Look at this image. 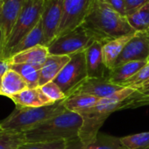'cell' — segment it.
Returning a JSON list of instances; mask_svg holds the SVG:
<instances>
[{
	"label": "cell",
	"mask_w": 149,
	"mask_h": 149,
	"mask_svg": "<svg viewBox=\"0 0 149 149\" xmlns=\"http://www.w3.org/2000/svg\"><path fill=\"white\" fill-rule=\"evenodd\" d=\"M82 26L95 41L103 45L112 40L136 33L128 23L125 16L100 3L98 0H93Z\"/></svg>",
	"instance_id": "cell-1"
},
{
	"label": "cell",
	"mask_w": 149,
	"mask_h": 149,
	"mask_svg": "<svg viewBox=\"0 0 149 149\" xmlns=\"http://www.w3.org/2000/svg\"><path fill=\"white\" fill-rule=\"evenodd\" d=\"M136 91L131 88H123L109 97L101 98L94 107L82 112L80 115L84 121L78 135L81 142L87 144L94 141L109 116L117 111L127 109L130 97Z\"/></svg>",
	"instance_id": "cell-2"
},
{
	"label": "cell",
	"mask_w": 149,
	"mask_h": 149,
	"mask_svg": "<svg viewBox=\"0 0 149 149\" xmlns=\"http://www.w3.org/2000/svg\"><path fill=\"white\" fill-rule=\"evenodd\" d=\"M80 114L65 111L25 132L26 142L68 141L78 138L83 126Z\"/></svg>",
	"instance_id": "cell-3"
},
{
	"label": "cell",
	"mask_w": 149,
	"mask_h": 149,
	"mask_svg": "<svg viewBox=\"0 0 149 149\" xmlns=\"http://www.w3.org/2000/svg\"><path fill=\"white\" fill-rule=\"evenodd\" d=\"M64 101V100H63ZM63 101L36 108H18L0 122V132L25 133L66 111Z\"/></svg>",
	"instance_id": "cell-4"
},
{
	"label": "cell",
	"mask_w": 149,
	"mask_h": 149,
	"mask_svg": "<svg viewBox=\"0 0 149 149\" xmlns=\"http://www.w3.org/2000/svg\"><path fill=\"white\" fill-rule=\"evenodd\" d=\"M45 0H26L22 12L5 45L3 59L8 60L11 51L40 21Z\"/></svg>",
	"instance_id": "cell-5"
},
{
	"label": "cell",
	"mask_w": 149,
	"mask_h": 149,
	"mask_svg": "<svg viewBox=\"0 0 149 149\" xmlns=\"http://www.w3.org/2000/svg\"><path fill=\"white\" fill-rule=\"evenodd\" d=\"M95 40L81 25L66 33L57 36L48 46L49 54L68 55L85 51L90 47Z\"/></svg>",
	"instance_id": "cell-6"
},
{
	"label": "cell",
	"mask_w": 149,
	"mask_h": 149,
	"mask_svg": "<svg viewBox=\"0 0 149 149\" xmlns=\"http://www.w3.org/2000/svg\"><path fill=\"white\" fill-rule=\"evenodd\" d=\"M88 78L85 51L70 56L69 61L65 65L54 82L61 88L67 97L72 91Z\"/></svg>",
	"instance_id": "cell-7"
},
{
	"label": "cell",
	"mask_w": 149,
	"mask_h": 149,
	"mask_svg": "<svg viewBox=\"0 0 149 149\" xmlns=\"http://www.w3.org/2000/svg\"><path fill=\"white\" fill-rule=\"evenodd\" d=\"M92 2L93 0H64L63 13L57 36L81 26L91 9Z\"/></svg>",
	"instance_id": "cell-8"
},
{
	"label": "cell",
	"mask_w": 149,
	"mask_h": 149,
	"mask_svg": "<svg viewBox=\"0 0 149 149\" xmlns=\"http://www.w3.org/2000/svg\"><path fill=\"white\" fill-rule=\"evenodd\" d=\"M64 0H45L41 22L44 33V46L47 47L57 36L63 13Z\"/></svg>",
	"instance_id": "cell-9"
},
{
	"label": "cell",
	"mask_w": 149,
	"mask_h": 149,
	"mask_svg": "<svg viewBox=\"0 0 149 149\" xmlns=\"http://www.w3.org/2000/svg\"><path fill=\"white\" fill-rule=\"evenodd\" d=\"M149 60V30L136 32L117 59L114 67L123 63Z\"/></svg>",
	"instance_id": "cell-10"
},
{
	"label": "cell",
	"mask_w": 149,
	"mask_h": 149,
	"mask_svg": "<svg viewBox=\"0 0 149 149\" xmlns=\"http://www.w3.org/2000/svg\"><path fill=\"white\" fill-rule=\"evenodd\" d=\"M125 87L117 85L109 82L107 77L104 78H90L88 77L79 85L74 88L70 95L86 94L98 98L109 97ZM69 95V96H70Z\"/></svg>",
	"instance_id": "cell-11"
},
{
	"label": "cell",
	"mask_w": 149,
	"mask_h": 149,
	"mask_svg": "<svg viewBox=\"0 0 149 149\" xmlns=\"http://www.w3.org/2000/svg\"><path fill=\"white\" fill-rule=\"evenodd\" d=\"M26 2V0H0V28L4 35L5 45Z\"/></svg>",
	"instance_id": "cell-12"
},
{
	"label": "cell",
	"mask_w": 149,
	"mask_h": 149,
	"mask_svg": "<svg viewBox=\"0 0 149 149\" xmlns=\"http://www.w3.org/2000/svg\"><path fill=\"white\" fill-rule=\"evenodd\" d=\"M85 57L88 77L104 78L108 77L110 71L104 63L102 43L95 41L85 50Z\"/></svg>",
	"instance_id": "cell-13"
},
{
	"label": "cell",
	"mask_w": 149,
	"mask_h": 149,
	"mask_svg": "<svg viewBox=\"0 0 149 149\" xmlns=\"http://www.w3.org/2000/svg\"><path fill=\"white\" fill-rule=\"evenodd\" d=\"M66 149H125L119 137L100 133L97 139L90 143L84 144L78 138L66 141Z\"/></svg>",
	"instance_id": "cell-14"
},
{
	"label": "cell",
	"mask_w": 149,
	"mask_h": 149,
	"mask_svg": "<svg viewBox=\"0 0 149 149\" xmlns=\"http://www.w3.org/2000/svg\"><path fill=\"white\" fill-rule=\"evenodd\" d=\"M69 60L68 55L49 54L40 68L39 86L41 87L47 83L54 82Z\"/></svg>",
	"instance_id": "cell-15"
},
{
	"label": "cell",
	"mask_w": 149,
	"mask_h": 149,
	"mask_svg": "<svg viewBox=\"0 0 149 149\" xmlns=\"http://www.w3.org/2000/svg\"><path fill=\"white\" fill-rule=\"evenodd\" d=\"M18 108H36L53 104L39 88H27L20 93L11 97Z\"/></svg>",
	"instance_id": "cell-16"
},
{
	"label": "cell",
	"mask_w": 149,
	"mask_h": 149,
	"mask_svg": "<svg viewBox=\"0 0 149 149\" xmlns=\"http://www.w3.org/2000/svg\"><path fill=\"white\" fill-rule=\"evenodd\" d=\"M49 53L47 47L39 45L13 55L10 59H8V61L10 62V65L30 64L33 66L42 67Z\"/></svg>",
	"instance_id": "cell-17"
},
{
	"label": "cell",
	"mask_w": 149,
	"mask_h": 149,
	"mask_svg": "<svg viewBox=\"0 0 149 149\" xmlns=\"http://www.w3.org/2000/svg\"><path fill=\"white\" fill-rule=\"evenodd\" d=\"M147 62L148 61H137L123 63L110 70L107 78L111 84L121 85L137 74Z\"/></svg>",
	"instance_id": "cell-18"
},
{
	"label": "cell",
	"mask_w": 149,
	"mask_h": 149,
	"mask_svg": "<svg viewBox=\"0 0 149 149\" xmlns=\"http://www.w3.org/2000/svg\"><path fill=\"white\" fill-rule=\"evenodd\" d=\"M28 88L27 84L19 73L10 68L4 76L0 95L11 98Z\"/></svg>",
	"instance_id": "cell-19"
},
{
	"label": "cell",
	"mask_w": 149,
	"mask_h": 149,
	"mask_svg": "<svg viewBox=\"0 0 149 149\" xmlns=\"http://www.w3.org/2000/svg\"><path fill=\"white\" fill-rule=\"evenodd\" d=\"M134 34L135 33L123 36L112 40L111 41H108L103 45V56H104V63L109 71L114 68L117 59L122 53L125 45L129 42V40L132 38Z\"/></svg>",
	"instance_id": "cell-20"
},
{
	"label": "cell",
	"mask_w": 149,
	"mask_h": 149,
	"mask_svg": "<svg viewBox=\"0 0 149 149\" xmlns=\"http://www.w3.org/2000/svg\"><path fill=\"white\" fill-rule=\"evenodd\" d=\"M100 99L86 94H74L68 96L63 101V104L67 111L81 114L94 107Z\"/></svg>",
	"instance_id": "cell-21"
},
{
	"label": "cell",
	"mask_w": 149,
	"mask_h": 149,
	"mask_svg": "<svg viewBox=\"0 0 149 149\" xmlns=\"http://www.w3.org/2000/svg\"><path fill=\"white\" fill-rule=\"evenodd\" d=\"M39 45L44 46V33H43V26H42L41 19L37 24V26L27 35H26L20 40V42L11 51L8 59H10L13 55L18 53H20L22 51H25L26 49L32 48Z\"/></svg>",
	"instance_id": "cell-22"
},
{
	"label": "cell",
	"mask_w": 149,
	"mask_h": 149,
	"mask_svg": "<svg viewBox=\"0 0 149 149\" xmlns=\"http://www.w3.org/2000/svg\"><path fill=\"white\" fill-rule=\"evenodd\" d=\"M10 68L13 69L20 74L27 84L28 88L35 89L40 87L39 83L41 67L30 64H12L10 65Z\"/></svg>",
	"instance_id": "cell-23"
},
{
	"label": "cell",
	"mask_w": 149,
	"mask_h": 149,
	"mask_svg": "<svg viewBox=\"0 0 149 149\" xmlns=\"http://www.w3.org/2000/svg\"><path fill=\"white\" fill-rule=\"evenodd\" d=\"M127 21L135 32L149 30V4L146 5L136 13L126 16Z\"/></svg>",
	"instance_id": "cell-24"
},
{
	"label": "cell",
	"mask_w": 149,
	"mask_h": 149,
	"mask_svg": "<svg viewBox=\"0 0 149 149\" xmlns=\"http://www.w3.org/2000/svg\"><path fill=\"white\" fill-rule=\"evenodd\" d=\"M120 141L125 149H149V132L121 137Z\"/></svg>",
	"instance_id": "cell-25"
},
{
	"label": "cell",
	"mask_w": 149,
	"mask_h": 149,
	"mask_svg": "<svg viewBox=\"0 0 149 149\" xmlns=\"http://www.w3.org/2000/svg\"><path fill=\"white\" fill-rule=\"evenodd\" d=\"M149 85V61L132 77L123 83L120 86L141 91Z\"/></svg>",
	"instance_id": "cell-26"
},
{
	"label": "cell",
	"mask_w": 149,
	"mask_h": 149,
	"mask_svg": "<svg viewBox=\"0 0 149 149\" xmlns=\"http://www.w3.org/2000/svg\"><path fill=\"white\" fill-rule=\"evenodd\" d=\"M26 142L25 133L0 132V149H19Z\"/></svg>",
	"instance_id": "cell-27"
},
{
	"label": "cell",
	"mask_w": 149,
	"mask_h": 149,
	"mask_svg": "<svg viewBox=\"0 0 149 149\" xmlns=\"http://www.w3.org/2000/svg\"><path fill=\"white\" fill-rule=\"evenodd\" d=\"M40 89L46 95V97L54 104L63 101L67 98V96L54 82L47 83L45 85L40 87Z\"/></svg>",
	"instance_id": "cell-28"
},
{
	"label": "cell",
	"mask_w": 149,
	"mask_h": 149,
	"mask_svg": "<svg viewBox=\"0 0 149 149\" xmlns=\"http://www.w3.org/2000/svg\"><path fill=\"white\" fill-rule=\"evenodd\" d=\"M19 149H66V141L26 142Z\"/></svg>",
	"instance_id": "cell-29"
},
{
	"label": "cell",
	"mask_w": 149,
	"mask_h": 149,
	"mask_svg": "<svg viewBox=\"0 0 149 149\" xmlns=\"http://www.w3.org/2000/svg\"><path fill=\"white\" fill-rule=\"evenodd\" d=\"M149 105V91H136L130 97L129 108H136Z\"/></svg>",
	"instance_id": "cell-30"
},
{
	"label": "cell",
	"mask_w": 149,
	"mask_h": 149,
	"mask_svg": "<svg viewBox=\"0 0 149 149\" xmlns=\"http://www.w3.org/2000/svg\"><path fill=\"white\" fill-rule=\"evenodd\" d=\"M125 17L136 13L138 10L149 4V0H123Z\"/></svg>",
	"instance_id": "cell-31"
},
{
	"label": "cell",
	"mask_w": 149,
	"mask_h": 149,
	"mask_svg": "<svg viewBox=\"0 0 149 149\" xmlns=\"http://www.w3.org/2000/svg\"><path fill=\"white\" fill-rule=\"evenodd\" d=\"M98 1L102 4H104V5L113 8L114 10L118 12L120 14L125 16L123 0H98Z\"/></svg>",
	"instance_id": "cell-32"
},
{
	"label": "cell",
	"mask_w": 149,
	"mask_h": 149,
	"mask_svg": "<svg viewBox=\"0 0 149 149\" xmlns=\"http://www.w3.org/2000/svg\"><path fill=\"white\" fill-rule=\"evenodd\" d=\"M9 69H10L9 61L6 60V59H0V90H1L3 77Z\"/></svg>",
	"instance_id": "cell-33"
},
{
	"label": "cell",
	"mask_w": 149,
	"mask_h": 149,
	"mask_svg": "<svg viewBox=\"0 0 149 149\" xmlns=\"http://www.w3.org/2000/svg\"><path fill=\"white\" fill-rule=\"evenodd\" d=\"M4 47H5V39H4L2 30H1V28H0V59H3Z\"/></svg>",
	"instance_id": "cell-34"
},
{
	"label": "cell",
	"mask_w": 149,
	"mask_h": 149,
	"mask_svg": "<svg viewBox=\"0 0 149 149\" xmlns=\"http://www.w3.org/2000/svg\"><path fill=\"white\" fill-rule=\"evenodd\" d=\"M149 91V85H148L146 88H145V89H143V90H141V91Z\"/></svg>",
	"instance_id": "cell-35"
},
{
	"label": "cell",
	"mask_w": 149,
	"mask_h": 149,
	"mask_svg": "<svg viewBox=\"0 0 149 149\" xmlns=\"http://www.w3.org/2000/svg\"><path fill=\"white\" fill-rule=\"evenodd\" d=\"M148 61H149V60H148Z\"/></svg>",
	"instance_id": "cell-36"
}]
</instances>
